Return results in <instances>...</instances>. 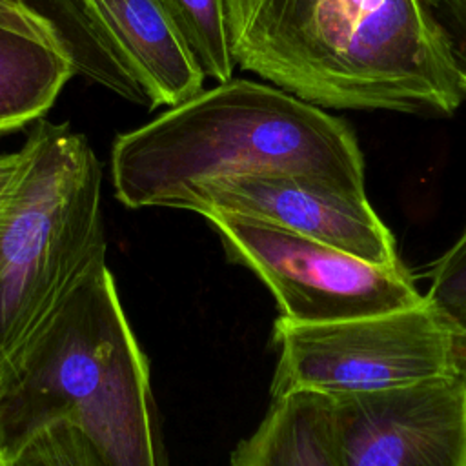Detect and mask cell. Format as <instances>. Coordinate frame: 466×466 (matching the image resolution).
<instances>
[{
  "label": "cell",
  "mask_w": 466,
  "mask_h": 466,
  "mask_svg": "<svg viewBox=\"0 0 466 466\" xmlns=\"http://www.w3.org/2000/svg\"><path fill=\"white\" fill-rule=\"evenodd\" d=\"M271 399L297 391L328 397L457 375L459 333L424 297L391 311L304 324L279 317Z\"/></svg>",
  "instance_id": "obj_5"
},
{
  "label": "cell",
  "mask_w": 466,
  "mask_h": 466,
  "mask_svg": "<svg viewBox=\"0 0 466 466\" xmlns=\"http://www.w3.org/2000/svg\"><path fill=\"white\" fill-rule=\"evenodd\" d=\"M73 75L58 49L0 25V133L42 118Z\"/></svg>",
  "instance_id": "obj_12"
},
{
  "label": "cell",
  "mask_w": 466,
  "mask_h": 466,
  "mask_svg": "<svg viewBox=\"0 0 466 466\" xmlns=\"http://www.w3.org/2000/svg\"><path fill=\"white\" fill-rule=\"evenodd\" d=\"M55 422L78 428L107 466H169L142 350L115 277L98 266L0 384V461Z\"/></svg>",
  "instance_id": "obj_3"
},
{
  "label": "cell",
  "mask_w": 466,
  "mask_h": 466,
  "mask_svg": "<svg viewBox=\"0 0 466 466\" xmlns=\"http://www.w3.org/2000/svg\"><path fill=\"white\" fill-rule=\"evenodd\" d=\"M244 71L333 109L450 115L464 100L420 0H226Z\"/></svg>",
  "instance_id": "obj_1"
},
{
  "label": "cell",
  "mask_w": 466,
  "mask_h": 466,
  "mask_svg": "<svg viewBox=\"0 0 466 466\" xmlns=\"http://www.w3.org/2000/svg\"><path fill=\"white\" fill-rule=\"evenodd\" d=\"M4 462V461H2ZM7 466H107L89 439L73 424L55 422L36 433Z\"/></svg>",
  "instance_id": "obj_15"
},
{
  "label": "cell",
  "mask_w": 466,
  "mask_h": 466,
  "mask_svg": "<svg viewBox=\"0 0 466 466\" xmlns=\"http://www.w3.org/2000/svg\"><path fill=\"white\" fill-rule=\"evenodd\" d=\"M204 76L228 82L235 69L226 0H162Z\"/></svg>",
  "instance_id": "obj_13"
},
{
  "label": "cell",
  "mask_w": 466,
  "mask_h": 466,
  "mask_svg": "<svg viewBox=\"0 0 466 466\" xmlns=\"http://www.w3.org/2000/svg\"><path fill=\"white\" fill-rule=\"evenodd\" d=\"M420 4L466 96V0H420Z\"/></svg>",
  "instance_id": "obj_16"
},
{
  "label": "cell",
  "mask_w": 466,
  "mask_h": 466,
  "mask_svg": "<svg viewBox=\"0 0 466 466\" xmlns=\"http://www.w3.org/2000/svg\"><path fill=\"white\" fill-rule=\"evenodd\" d=\"M0 466H7V464H5V462H2V461H0Z\"/></svg>",
  "instance_id": "obj_18"
},
{
  "label": "cell",
  "mask_w": 466,
  "mask_h": 466,
  "mask_svg": "<svg viewBox=\"0 0 466 466\" xmlns=\"http://www.w3.org/2000/svg\"><path fill=\"white\" fill-rule=\"evenodd\" d=\"M177 209L235 213L324 242L373 264H399L391 231L368 197L300 177H231L191 187Z\"/></svg>",
  "instance_id": "obj_8"
},
{
  "label": "cell",
  "mask_w": 466,
  "mask_h": 466,
  "mask_svg": "<svg viewBox=\"0 0 466 466\" xmlns=\"http://www.w3.org/2000/svg\"><path fill=\"white\" fill-rule=\"evenodd\" d=\"M229 466H339L331 397L297 391L271 399L260 424L231 451Z\"/></svg>",
  "instance_id": "obj_11"
},
{
  "label": "cell",
  "mask_w": 466,
  "mask_h": 466,
  "mask_svg": "<svg viewBox=\"0 0 466 466\" xmlns=\"http://www.w3.org/2000/svg\"><path fill=\"white\" fill-rule=\"evenodd\" d=\"M426 299L459 333L457 375L466 379V228L431 266Z\"/></svg>",
  "instance_id": "obj_14"
},
{
  "label": "cell",
  "mask_w": 466,
  "mask_h": 466,
  "mask_svg": "<svg viewBox=\"0 0 466 466\" xmlns=\"http://www.w3.org/2000/svg\"><path fill=\"white\" fill-rule=\"evenodd\" d=\"M339 466H466V379L331 397Z\"/></svg>",
  "instance_id": "obj_7"
},
{
  "label": "cell",
  "mask_w": 466,
  "mask_h": 466,
  "mask_svg": "<svg viewBox=\"0 0 466 466\" xmlns=\"http://www.w3.org/2000/svg\"><path fill=\"white\" fill-rule=\"evenodd\" d=\"M280 175L366 197L351 127L277 86L229 78L120 133L111 147L115 197L131 209L173 208L195 186Z\"/></svg>",
  "instance_id": "obj_2"
},
{
  "label": "cell",
  "mask_w": 466,
  "mask_h": 466,
  "mask_svg": "<svg viewBox=\"0 0 466 466\" xmlns=\"http://www.w3.org/2000/svg\"><path fill=\"white\" fill-rule=\"evenodd\" d=\"M0 204V384L102 264V166L69 124L38 118Z\"/></svg>",
  "instance_id": "obj_4"
},
{
  "label": "cell",
  "mask_w": 466,
  "mask_h": 466,
  "mask_svg": "<svg viewBox=\"0 0 466 466\" xmlns=\"http://www.w3.org/2000/svg\"><path fill=\"white\" fill-rule=\"evenodd\" d=\"M0 25L49 44L76 75L151 107L135 69L82 0H0Z\"/></svg>",
  "instance_id": "obj_10"
},
{
  "label": "cell",
  "mask_w": 466,
  "mask_h": 466,
  "mask_svg": "<svg viewBox=\"0 0 466 466\" xmlns=\"http://www.w3.org/2000/svg\"><path fill=\"white\" fill-rule=\"evenodd\" d=\"M142 82L151 107L202 91L204 75L162 0H82Z\"/></svg>",
  "instance_id": "obj_9"
},
{
  "label": "cell",
  "mask_w": 466,
  "mask_h": 466,
  "mask_svg": "<svg viewBox=\"0 0 466 466\" xmlns=\"http://www.w3.org/2000/svg\"><path fill=\"white\" fill-rule=\"evenodd\" d=\"M229 260L273 293L280 317L320 324L415 306L424 300L408 268L373 264L324 242L235 213L202 215Z\"/></svg>",
  "instance_id": "obj_6"
},
{
  "label": "cell",
  "mask_w": 466,
  "mask_h": 466,
  "mask_svg": "<svg viewBox=\"0 0 466 466\" xmlns=\"http://www.w3.org/2000/svg\"><path fill=\"white\" fill-rule=\"evenodd\" d=\"M22 162V151H15V153H4L0 155V204H2V198L9 187V184L13 182L16 171H18V166Z\"/></svg>",
  "instance_id": "obj_17"
}]
</instances>
